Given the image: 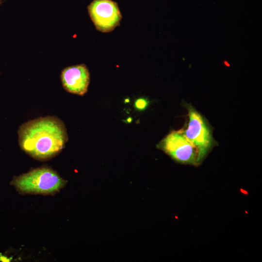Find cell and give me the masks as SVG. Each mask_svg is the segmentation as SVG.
Instances as JSON below:
<instances>
[{"instance_id":"6da1fadb","label":"cell","mask_w":262,"mask_h":262,"mask_svg":"<svg viewBox=\"0 0 262 262\" xmlns=\"http://www.w3.org/2000/svg\"><path fill=\"white\" fill-rule=\"evenodd\" d=\"M18 134L21 148L38 159L55 155L64 148L67 140L64 123L54 116L29 121L20 127Z\"/></svg>"},{"instance_id":"7a4b0ae2","label":"cell","mask_w":262,"mask_h":262,"mask_svg":"<svg viewBox=\"0 0 262 262\" xmlns=\"http://www.w3.org/2000/svg\"><path fill=\"white\" fill-rule=\"evenodd\" d=\"M12 183L23 193L49 194L59 190L66 181L52 169L43 167L16 177Z\"/></svg>"},{"instance_id":"3957f363","label":"cell","mask_w":262,"mask_h":262,"mask_svg":"<svg viewBox=\"0 0 262 262\" xmlns=\"http://www.w3.org/2000/svg\"><path fill=\"white\" fill-rule=\"evenodd\" d=\"M159 147L178 162L194 165L200 163L197 148L186 138L183 130L171 132L161 141Z\"/></svg>"},{"instance_id":"277c9868","label":"cell","mask_w":262,"mask_h":262,"mask_svg":"<svg viewBox=\"0 0 262 262\" xmlns=\"http://www.w3.org/2000/svg\"><path fill=\"white\" fill-rule=\"evenodd\" d=\"M88 10L96 29L101 32L112 31L122 18L117 3L112 0H94Z\"/></svg>"},{"instance_id":"5b68a950","label":"cell","mask_w":262,"mask_h":262,"mask_svg":"<svg viewBox=\"0 0 262 262\" xmlns=\"http://www.w3.org/2000/svg\"><path fill=\"white\" fill-rule=\"evenodd\" d=\"M189 122L183 131L186 138L196 147L200 162L206 155L212 144L209 128L201 115L191 106L187 107Z\"/></svg>"},{"instance_id":"8992f818","label":"cell","mask_w":262,"mask_h":262,"mask_svg":"<svg viewBox=\"0 0 262 262\" xmlns=\"http://www.w3.org/2000/svg\"><path fill=\"white\" fill-rule=\"evenodd\" d=\"M61 79L63 85L67 92L82 96L87 91L90 74L84 65H79L64 69Z\"/></svg>"},{"instance_id":"52a82bcc","label":"cell","mask_w":262,"mask_h":262,"mask_svg":"<svg viewBox=\"0 0 262 262\" xmlns=\"http://www.w3.org/2000/svg\"><path fill=\"white\" fill-rule=\"evenodd\" d=\"M148 105V101L144 98L137 99L134 103L135 108L138 110H144Z\"/></svg>"}]
</instances>
